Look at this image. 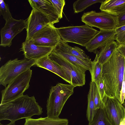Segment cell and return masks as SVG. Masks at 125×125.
Masks as SVG:
<instances>
[{"label":"cell","instance_id":"obj_1","mask_svg":"<svg viewBox=\"0 0 125 125\" xmlns=\"http://www.w3.org/2000/svg\"><path fill=\"white\" fill-rule=\"evenodd\" d=\"M102 65L105 95L115 98L120 103L125 58L116 49Z\"/></svg>","mask_w":125,"mask_h":125},{"label":"cell","instance_id":"obj_2","mask_svg":"<svg viewBox=\"0 0 125 125\" xmlns=\"http://www.w3.org/2000/svg\"><path fill=\"white\" fill-rule=\"evenodd\" d=\"M42 109L34 96L23 95L9 102L0 104V121L15 122L23 118H31L41 115Z\"/></svg>","mask_w":125,"mask_h":125},{"label":"cell","instance_id":"obj_3","mask_svg":"<svg viewBox=\"0 0 125 125\" xmlns=\"http://www.w3.org/2000/svg\"><path fill=\"white\" fill-rule=\"evenodd\" d=\"M75 87L71 84L62 83H58L51 87L46 104L47 117L59 118L65 104L73 94Z\"/></svg>","mask_w":125,"mask_h":125},{"label":"cell","instance_id":"obj_4","mask_svg":"<svg viewBox=\"0 0 125 125\" xmlns=\"http://www.w3.org/2000/svg\"><path fill=\"white\" fill-rule=\"evenodd\" d=\"M64 42H72L85 47L99 31L86 24L56 28Z\"/></svg>","mask_w":125,"mask_h":125},{"label":"cell","instance_id":"obj_5","mask_svg":"<svg viewBox=\"0 0 125 125\" xmlns=\"http://www.w3.org/2000/svg\"><path fill=\"white\" fill-rule=\"evenodd\" d=\"M32 70L28 69L13 80L1 91V104L13 100L23 95L29 87Z\"/></svg>","mask_w":125,"mask_h":125},{"label":"cell","instance_id":"obj_6","mask_svg":"<svg viewBox=\"0 0 125 125\" xmlns=\"http://www.w3.org/2000/svg\"><path fill=\"white\" fill-rule=\"evenodd\" d=\"M24 58L10 60L0 68V84L6 87L13 80L22 73L34 65L36 61Z\"/></svg>","mask_w":125,"mask_h":125},{"label":"cell","instance_id":"obj_7","mask_svg":"<svg viewBox=\"0 0 125 125\" xmlns=\"http://www.w3.org/2000/svg\"><path fill=\"white\" fill-rule=\"evenodd\" d=\"M48 56L50 59L61 66L71 84L75 87L82 86L85 84L86 70L64 59L52 51Z\"/></svg>","mask_w":125,"mask_h":125},{"label":"cell","instance_id":"obj_8","mask_svg":"<svg viewBox=\"0 0 125 125\" xmlns=\"http://www.w3.org/2000/svg\"><path fill=\"white\" fill-rule=\"evenodd\" d=\"M81 21L90 27H95L100 30H112L117 27L116 16L103 11L96 12L92 10L84 12Z\"/></svg>","mask_w":125,"mask_h":125},{"label":"cell","instance_id":"obj_9","mask_svg":"<svg viewBox=\"0 0 125 125\" xmlns=\"http://www.w3.org/2000/svg\"><path fill=\"white\" fill-rule=\"evenodd\" d=\"M104 110L112 125H125V107L116 98L105 95L103 100Z\"/></svg>","mask_w":125,"mask_h":125},{"label":"cell","instance_id":"obj_10","mask_svg":"<svg viewBox=\"0 0 125 125\" xmlns=\"http://www.w3.org/2000/svg\"><path fill=\"white\" fill-rule=\"evenodd\" d=\"M61 39L56 28L50 23L35 34L31 40L37 45L54 48Z\"/></svg>","mask_w":125,"mask_h":125},{"label":"cell","instance_id":"obj_11","mask_svg":"<svg viewBox=\"0 0 125 125\" xmlns=\"http://www.w3.org/2000/svg\"><path fill=\"white\" fill-rule=\"evenodd\" d=\"M26 22L23 19L17 20L13 18L6 21L4 27L1 30L0 46L10 47L14 38L26 28Z\"/></svg>","mask_w":125,"mask_h":125},{"label":"cell","instance_id":"obj_12","mask_svg":"<svg viewBox=\"0 0 125 125\" xmlns=\"http://www.w3.org/2000/svg\"><path fill=\"white\" fill-rule=\"evenodd\" d=\"M26 22L25 41L31 40L36 32L51 23L45 15L34 8H32Z\"/></svg>","mask_w":125,"mask_h":125},{"label":"cell","instance_id":"obj_13","mask_svg":"<svg viewBox=\"0 0 125 125\" xmlns=\"http://www.w3.org/2000/svg\"><path fill=\"white\" fill-rule=\"evenodd\" d=\"M53 48L37 45L30 40L23 42L20 49L23 52L25 58L36 61L48 56Z\"/></svg>","mask_w":125,"mask_h":125},{"label":"cell","instance_id":"obj_14","mask_svg":"<svg viewBox=\"0 0 125 125\" xmlns=\"http://www.w3.org/2000/svg\"><path fill=\"white\" fill-rule=\"evenodd\" d=\"M115 29L110 30H100L99 32L85 46L86 49L90 52H97V50L107 43L115 40Z\"/></svg>","mask_w":125,"mask_h":125},{"label":"cell","instance_id":"obj_15","mask_svg":"<svg viewBox=\"0 0 125 125\" xmlns=\"http://www.w3.org/2000/svg\"><path fill=\"white\" fill-rule=\"evenodd\" d=\"M32 8H34L45 15L50 23L53 24L58 22L59 18L50 0H29Z\"/></svg>","mask_w":125,"mask_h":125},{"label":"cell","instance_id":"obj_16","mask_svg":"<svg viewBox=\"0 0 125 125\" xmlns=\"http://www.w3.org/2000/svg\"><path fill=\"white\" fill-rule=\"evenodd\" d=\"M35 65L53 73L71 84L70 81L61 66L50 59L48 56L36 61Z\"/></svg>","mask_w":125,"mask_h":125},{"label":"cell","instance_id":"obj_17","mask_svg":"<svg viewBox=\"0 0 125 125\" xmlns=\"http://www.w3.org/2000/svg\"><path fill=\"white\" fill-rule=\"evenodd\" d=\"M52 52L64 59L87 70L90 71L91 69L92 62H89L83 61L68 53L60 42L53 48Z\"/></svg>","mask_w":125,"mask_h":125},{"label":"cell","instance_id":"obj_18","mask_svg":"<svg viewBox=\"0 0 125 125\" xmlns=\"http://www.w3.org/2000/svg\"><path fill=\"white\" fill-rule=\"evenodd\" d=\"M100 9L116 16L125 12V0H105L101 3Z\"/></svg>","mask_w":125,"mask_h":125},{"label":"cell","instance_id":"obj_19","mask_svg":"<svg viewBox=\"0 0 125 125\" xmlns=\"http://www.w3.org/2000/svg\"><path fill=\"white\" fill-rule=\"evenodd\" d=\"M68 122L67 119L41 117L36 119L31 118L25 119L24 125H68Z\"/></svg>","mask_w":125,"mask_h":125},{"label":"cell","instance_id":"obj_20","mask_svg":"<svg viewBox=\"0 0 125 125\" xmlns=\"http://www.w3.org/2000/svg\"><path fill=\"white\" fill-rule=\"evenodd\" d=\"M118 46L115 41L110 42L101 48L97 52L99 62L102 65L110 57Z\"/></svg>","mask_w":125,"mask_h":125},{"label":"cell","instance_id":"obj_21","mask_svg":"<svg viewBox=\"0 0 125 125\" xmlns=\"http://www.w3.org/2000/svg\"><path fill=\"white\" fill-rule=\"evenodd\" d=\"M94 82L91 81L88 95V106L87 110L86 117L89 123L93 120L97 110L95 109L94 99Z\"/></svg>","mask_w":125,"mask_h":125},{"label":"cell","instance_id":"obj_22","mask_svg":"<svg viewBox=\"0 0 125 125\" xmlns=\"http://www.w3.org/2000/svg\"><path fill=\"white\" fill-rule=\"evenodd\" d=\"M60 42L68 53L83 61L89 62H92L84 52L78 47H72L71 46L66 43L63 42L61 39Z\"/></svg>","mask_w":125,"mask_h":125},{"label":"cell","instance_id":"obj_23","mask_svg":"<svg viewBox=\"0 0 125 125\" xmlns=\"http://www.w3.org/2000/svg\"><path fill=\"white\" fill-rule=\"evenodd\" d=\"M102 64L98 61L97 52L94 60L92 61L91 68L90 71L91 76V81L96 82L102 76Z\"/></svg>","mask_w":125,"mask_h":125},{"label":"cell","instance_id":"obj_24","mask_svg":"<svg viewBox=\"0 0 125 125\" xmlns=\"http://www.w3.org/2000/svg\"><path fill=\"white\" fill-rule=\"evenodd\" d=\"M88 125H112L104 108L98 109L92 121Z\"/></svg>","mask_w":125,"mask_h":125},{"label":"cell","instance_id":"obj_25","mask_svg":"<svg viewBox=\"0 0 125 125\" xmlns=\"http://www.w3.org/2000/svg\"><path fill=\"white\" fill-rule=\"evenodd\" d=\"M105 0H77L73 4L74 13H78L83 11L88 7L98 2L102 3Z\"/></svg>","mask_w":125,"mask_h":125},{"label":"cell","instance_id":"obj_26","mask_svg":"<svg viewBox=\"0 0 125 125\" xmlns=\"http://www.w3.org/2000/svg\"><path fill=\"white\" fill-rule=\"evenodd\" d=\"M0 15L3 16L6 21L12 18L8 5L3 0H0Z\"/></svg>","mask_w":125,"mask_h":125},{"label":"cell","instance_id":"obj_27","mask_svg":"<svg viewBox=\"0 0 125 125\" xmlns=\"http://www.w3.org/2000/svg\"><path fill=\"white\" fill-rule=\"evenodd\" d=\"M115 40L119 45H125V25L115 29Z\"/></svg>","mask_w":125,"mask_h":125},{"label":"cell","instance_id":"obj_28","mask_svg":"<svg viewBox=\"0 0 125 125\" xmlns=\"http://www.w3.org/2000/svg\"><path fill=\"white\" fill-rule=\"evenodd\" d=\"M94 99L96 110H97L100 108L104 107V104L101 98L95 82H94Z\"/></svg>","mask_w":125,"mask_h":125},{"label":"cell","instance_id":"obj_29","mask_svg":"<svg viewBox=\"0 0 125 125\" xmlns=\"http://www.w3.org/2000/svg\"><path fill=\"white\" fill-rule=\"evenodd\" d=\"M59 16L60 19L62 18V13L64 7L65 5L64 0H50Z\"/></svg>","mask_w":125,"mask_h":125},{"label":"cell","instance_id":"obj_30","mask_svg":"<svg viewBox=\"0 0 125 125\" xmlns=\"http://www.w3.org/2000/svg\"><path fill=\"white\" fill-rule=\"evenodd\" d=\"M95 82L96 84L99 93L102 101L105 95L104 79L103 76Z\"/></svg>","mask_w":125,"mask_h":125},{"label":"cell","instance_id":"obj_31","mask_svg":"<svg viewBox=\"0 0 125 125\" xmlns=\"http://www.w3.org/2000/svg\"><path fill=\"white\" fill-rule=\"evenodd\" d=\"M116 28L125 25V12L116 16Z\"/></svg>","mask_w":125,"mask_h":125},{"label":"cell","instance_id":"obj_32","mask_svg":"<svg viewBox=\"0 0 125 125\" xmlns=\"http://www.w3.org/2000/svg\"><path fill=\"white\" fill-rule=\"evenodd\" d=\"M125 99V69L124 74V78L122 82L121 93V103L123 104Z\"/></svg>","mask_w":125,"mask_h":125},{"label":"cell","instance_id":"obj_33","mask_svg":"<svg viewBox=\"0 0 125 125\" xmlns=\"http://www.w3.org/2000/svg\"><path fill=\"white\" fill-rule=\"evenodd\" d=\"M117 49L125 58V45L118 44Z\"/></svg>","mask_w":125,"mask_h":125},{"label":"cell","instance_id":"obj_34","mask_svg":"<svg viewBox=\"0 0 125 125\" xmlns=\"http://www.w3.org/2000/svg\"><path fill=\"white\" fill-rule=\"evenodd\" d=\"M0 125H16V124L15 122L10 121V122L8 124L5 125H3L1 123H0Z\"/></svg>","mask_w":125,"mask_h":125},{"label":"cell","instance_id":"obj_35","mask_svg":"<svg viewBox=\"0 0 125 125\" xmlns=\"http://www.w3.org/2000/svg\"><path fill=\"white\" fill-rule=\"evenodd\" d=\"M123 105L124 106V107H125V104H123Z\"/></svg>","mask_w":125,"mask_h":125},{"label":"cell","instance_id":"obj_36","mask_svg":"<svg viewBox=\"0 0 125 125\" xmlns=\"http://www.w3.org/2000/svg\"><path fill=\"white\" fill-rule=\"evenodd\" d=\"M123 104H125V100L124 101Z\"/></svg>","mask_w":125,"mask_h":125}]
</instances>
